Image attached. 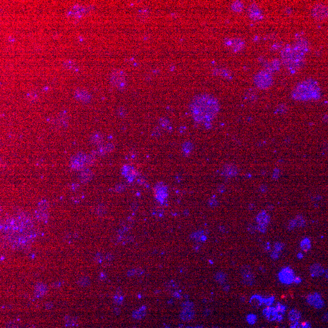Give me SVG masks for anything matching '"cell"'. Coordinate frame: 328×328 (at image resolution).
<instances>
[{"instance_id":"obj_20","label":"cell","mask_w":328,"mask_h":328,"mask_svg":"<svg viewBox=\"0 0 328 328\" xmlns=\"http://www.w3.org/2000/svg\"><path fill=\"white\" fill-rule=\"evenodd\" d=\"M294 46L304 54H306L308 51L309 46L306 40L303 38H301L299 40H298Z\"/></svg>"},{"instance_id":"obj_8","label":"cell","mask_w":328,"mask_h":328,"mask_svg":"<svg viewBox=\"0 0 328 328\" xmlns=\"http://www.w3.org/2000/svg\"><path fill=\"white\" fill-rule=\"evenodd\" d=\"M312 16L317 20H323L328 17V6L318 4L314 6L312 9Z\"/></svg>"},{"instance_id":"obj_36","label":"cell","mask_w":328,"mask_h":328,"mask_svg":"<svg viewBox=\"0 0 328 328\" xmlns=\"http://www.w3.org/2000/svg\"><path fill=\"white\" fill-rule=\"evenodd\" d=\"M301 281H302V279L300 276H295L294 280V283H295L297 284H300L301 283Z\"/></svg>"},{"instance_id":"obj_14","label":"cell","mask_w":328,"mask_h":328,"mask_svg":"<svg viewBox=\"0 0 328 328\" xmlns=\"http://www.w3.org/2000/svg\"><path fill=\"white\" fill-rule=\"evenodd\" d=\"M75 97L76 98L83 102H87L89 101L91 99V96L88 92L83 89H79L75 91Z\"/></svg>"},{"instance_id":"obj_23","label":"cell","mask_w":328,"mask_h":328,"mask_svg":"<svg viewBox=\"0 0 328 328\" xmlns=\"http://www.w3.org/2000/svg\"><path fill=\"white\" fill-rule=\"evenodd\" d=\"M232 9L234 12H241L244 9V4L241 1H235L232 4Z\"/></svg>"},{"instance_id":"obj_6","label":"cell","mask_w":328,"mask_h":328,"mask_svg":"<svg viewBox=\"0 0 328 328\" xmlns=\"http://www.w3.org/2000/svg\"><path fill=\"white\" fill-rule=\"evenodd\" d=\"M111 83L115 87L122 89L126 85V76L121 70H114L111 74Z\"/></svg>"},{"instance_id":"obj_38","label":"cell","mask_w":328,"mask_h":328,"mask_svg":"<svg viewBox=\"0 0 328 328\" xmlns=\"http://www.w3.org/2000/svg\"><path fill=\"white\" fill-rule=\"evenodd\" d=\"M323 320L324 321H326V322L328 321V313L324 315L323 318Z\"/></svg>"},{"instance_id":"obj_21","label":"cell","mask_w":328,"mask_h":328,"mask_svg":"<svg viewBox=\"0 0 328 328\" xmlns=\"http://www.w3.org/2000/svg\"><path fill=\"white\" fill-rule=\"evenodd\" d=\"M47 291L46 286L42 283H38L35 287V295L39 297L42 296L45 294Z\"/></svg>"},{"instance_id":"obj_30","label":"cell","mask_w":328,"mask_h":328,"mask_svg":"<svg viewBox=\"0 0 328 328\" xmlns=\"http://www.w3.org/2000/svg\"><path fill=\"white\" fill-rule=\"evenodd\" d=\"M297 328H312V326L309 322H305L301 324H299V325Z\"/></svg>"},{"instance_id":"obj_4","label":"cell","mask_w":328,"mask_h":328,"mask_svg":"<svg viewBox=\"0 0 328 328\" xmlns=\"http://www.w3.org/2000/svg\"><path fill=\"white\" fill-rule=\"evenodd\" d=\"M281 60L287 70L295 72L304 64L305 54L295 46H286L281 51Z\"/></svg>"},{"instance_id":"obj_12","label":"cell","mask_w":328,"mask_h":328,"mask_svg":"<svg viewBox=\"0 0 328 328\" xmlns=\"http://www.w3.org/2000/svg\"><path fill=\"white\" fill-rule=\"evenodd\" d=\"M263 314L266 318L270 322L276 320L277 318V310L275 307L268 306L266 307L263 310Z\"/></svg>"},{"instance_id":"obj_11","label":"cell","mask_w":328,"mask_h":328,"mask_svg":"<svg viewBox=\"0 0 328 328\" xmlns=\"http://www.w3.org/2000/svg\"><path fill=\"white\" fill-rule=\"evenodd\" d=\"M306 301L309 304L314 306L317 309L322 308L325 304V302L322 299L321 295L317 292L309 294L307 297Z\"/></svg>"},{"instance_id":"obj_1","label":"cell","mask_w":328,"mask_h":328,"mask_svg":"<svg viewBox=\"0 0 328 328\" xmlns=\"http://www.w3.org/2000/svg\"><path fill=\"white\" fill-rule=\"evenodd\" d=\"M4 228L8 241L14 247L27 246L34 237L32 222L25 218L11 219L7 221Z\"/></svg>"},{"instance_id":"obj_7","label":"cell","mask_w":328,"mask_h":328,"mask_svg":"<svg viewBox=\"0 0 328 328\" xmlns=\"http://www.w3.org/2000/svg\"><path fill=\"white\" fill-rule=\"evenodd\" d=\"M226 47L233 52H239L242 51L245 46V42L240 38H227L224 41Z\"/></svg>"},{"instance_id":"obj_24","label":"cell","mask_w":328,"mask_h":328,"mask_svg":"<svg viewBox=\"0 0 328 328\" xmlns=\"http://www.w3.org/2000/svg\"><path fill=\"white\" fill-rule=\"evenodd\" d=\"M63 65L65 68L68 69H73L76 68V63L73 60H68L64 61L63 63Z\"/></svg>"},{"instance_id":"obj_34","label":"cell","mask_w":328,"mask_h":328,"mask_svg":"<svg viewBox=\"0 0 328 328\" xmlns=\"http://www.w3.org/2000/svg\"><path fill=\"white\" fill-rule=\"evenodd\" d=\"M271 256L273 260H277V259H278V258L279 256V252H276L275 250H273V251H272V252L271 253Z\"/></svg>"},{"instance_id":"obj_18","label":"cell","mask_w":328,"mask_h":328,"mask_svg":"<svg viewBox=\"0 0 328 328\" xmlns=\"http://www.w3.org/2000/svg\"><path fill=\"white\" fill-rule=\"evenodd\" d=\"M250 304L255 308L260 307L264 303V299L260 295H253L251 297L250 301Z\"/></svg>"},{"instance_id":"obj_40","label":"cell","mask_w":328,"mask_h":328,"mask_svg":"<svg viewBox=\"0 0 328 328\" xmlns=\"http://www.w3.org/2000/svg\"><path fill=\"white\" fill-rule=\"evenodd\" d=\"M325 276H326V279H328V269L325 271Z\"/></svg>"},{"instance_id":"obj_32","label":"cell","mask_w":328,"mask_h":328,"mask_svg":"<svg viewBox=\"0 0 328 328\" xmlns=\"http://www.w3.org/2000/svg\"><path fill=\"white\" fill-rule=\"evenodd\" d=\"M76 322H75V320H73L72 318L66 319V325L67 326H72L75 325Z\"/></svg>"},{"instance_id":"obj_31","label":"cell","mask_w":328,"mask_h":328,"mask_svg":"<svg viewBox=\"0 0 328 328\" xmlns=\"http://www.w3.org/2000/svg\"><path fill=\"white\" fill-rule=\"evenodd\" d=\"M225 279V276L222 273H219L217 275V279L220 283H223Z\"/></svg>"},{"instance_id":"obj_28","label":"cell","mask_w":328,"mask_h":328,"mask_svg":"<svg viewBox=\"0 0 328 328\" xmlns=\"http://www.w3.org/2000/svg\"><path fill=\"white\" fill-rule=\"evenodd\" d=\"M284 244L281 243H279V242H277L275 244H274V248H275V250L278 252H280L283 250V249L284 248Z\"/></svg>"},{"instance_id":"obj_33","label":"cell","mask_w":328,"mask_h":328,"mask_svg":"<svg viewBox=\"0 0 328 328\" xmlns=\"http://www.w3.org/2000/svg\"><path fill=\"white\" fill-rule=\"evenodd\" d=\"M6 328H18V325L16 323L14 322H9L8 323H7Z\"/></svg>"},{"instance_id":"obj_10","label":"cell","mask_w":328,"mask_h":328,"mask_svg":"<svg viewBox=\"0 0 328 328\" xmlns=\"http://www.w3.org/2000/svg\"><path fill=\"white\" fill-rule=\"evenodd\" d=\"M241 275L243 283L248 286H252L255 283V275L251 267L248 266H244L241 269Z\"/></svg>"},{"instance_id":"obj_19","label":"cell","mask_w":328,"mask_h":328,"mask_svg":"<svg viewBox=\"0 0 328 328\" xmlns=\"http://www.w3.org/2000/svg\"><path fill=\"white\" fill-rule=\"evenodd\" d=\"M301 317V312L296 309H292L288 314V318L291 322H297L300 320Z\"/></svg>"},{"instance_id":"obj_39","label":"cell","mask_w":328,"mask_h":328,"mask_svg":"<svg viewBox=\"0 0 328 328\" xmlns=\"http://www.w3.org/2000/svg\"><path fill=\"white\" fill-rule=\"evenodd\" d=\"M297 258H298L299 259H302V258H303V253H301V252L297 254Z\"/></svg>"},{"instance_id":"obj_35","label":"cell","mask_w":328,"mask_h":328,"mask_svg":"<svg viewBox=\"0 0 328 328\" xmlns=\"http://www.w3.org/2000/svg\"><path fill=\"white\" fill-rule=\"evenodd\" d=\"M299 321L292 322L290 324V328H297L299 325Z\"/></svg>"},{"instance_id":"obj_22","label":"cell","mask_w":328,"mask_h":328,"mask_svg":"<svg viewBox=\"0 0 328 328\" xmlns=\"http://www.w3.org/2000/svg\"><path fill=\"white\" fill-rule=\"evenodd\" d=\"M301 250L304 252H307L311 247V243L308 238H304L300 243Z\"/></svg>"},{"instance_id":"obj_17","label":"cell","mask_w":328,"mask_h":328,"mask_svg":"<svg viewBox=\"0 0 328 328\" xmlns=\"http://www.w3.org/2000/svg\"><path fill=\"white\" fill-rule=\"evenodd\" d=\"M275 308L277 310V318L276 320L280 322L283 320L284 315L285 314L286 310V306L281 304V303L278 302L277 303L275 306Z\"/></svg>"},{"instance_id":"obj_37","label":"cell","mask_w":328,"mask_h":328,"mask_svg":"<svg viewBox=\"0 0 328 328\" xmlns=\"http://www.w3.org/2000/svg\"><path fill=\"white\" fill-rule=\"evenodd\" d=\"M258 229L259 231H260V232H263V233L265 232L266 230V227L263 226V225H258Z\"/></svg>"},{"instance_id":"obj_13","label":"cell","mask_w":328,"mask_h":328,"mask_svg":"<svg viewBox=\"0 0 328 328\" xmlns=\"http://www.w3.org/2000/svg\"><path fill=\"white\" fill-rule=\"evenodd\" d=\"M309 272L313 277H319L325 273L324 267L318 263H315L309 267Z\"/></svg>"},{"instance_id":"obj_15","label":"cell","mask_w":328,"mask_h":328,"mask_svg":"<svg viewBox=\"0 0 328 328\" xmlns=\"http://www.w3.org/2000/svg\"><path fill=\"white\" fill-rule=\"evenodd\" d=\"M248 11L250 17L254 20H260L263 18L261 10L255 4H253L250 6Z\"/></svg>"},{"instance_id":"obj_25","label":"cell","mask_w":328,"mask_h":328,"mask_svg":"<svg viewBox=\"0 0 328 328\" xmlns=\"http://www.w3.org/2000/svg\"><path fill=\"white\" fill-rule=\"evenodd\" d=\"M194 317V313L191 311H185L181 314V318L184 321H189Z\"/></svg>"},{"instance_id":"obj_16","label":"cell","mask_w":328,"mask_h":328,"mask_svg":"<svg viewBox=\"0 0 328 328\" xmlns=\"http://www.w3.org/2000/svg\"><path fill=\"white\" fill-rule=\"evenodd\" d=\"M256 221L259 225L266 227L270 222V217L266 212L263 211L260 212L258 215L256 217Z\"/></svg>"},{"instance_id":"obj_2","label":"cell","mask_w":328,"mask_h":328,"mask_svg":"<svg viewBox=\"0 0 328 328\" xmlns=\"http://www.w3.org/2000/svg\"><path fill=\"white\" fill-rule=\"evenodd\" d=\"M190 109L192 117L196 122L206 123L212 121L218 114L219 103L214 96L201 94L193 99Z\"/></svg>"},{"instance_id":"obj_9","label":"cell","mask_w":328,"mask_h":328,"mask_svg":"<svg viewBox=\"0 0 328 328\" xmlns=\"http://www.w3.org/2000/svg\"><path fill=\"white\" fill-rule=\"evenodd\" d=\"M295 273L289 267L283 268L278 273V278L280 282L284 284H291L294 283Z\"/></svg>"},{"instance_id":"obj_27","label":"cell","mask_w":328,"mask_h":328,"mask_svg":"<svg viewBox=\"0 0 328 328\" xmlns=\"http://www.w3.org/2000/svg\"><path fill=\"white\" fill-rule=\"evenodd\" d=\"M274 301H275V297L273 296H272V297L267 298V299H264V304L266 306H272L273 304Z\"/></svg>"},{"instance_id":"obj_5","label":"cell","mask_w":328,"mask_h":328,"mask_svg":"<svg viewBox=\"0 0 328 328\" xmlns=\"http://www.w3.org/2000/svg\"><path fill=\"white\" fill-rule=\"evenodd\" d=\"M253 80L256 86L261 89L269 88L273 82L272 74L269 71H261L258 72Z\"/></svg>"},{"instance_id":"obj_26","label":"cell","mask_w":328,"mask_h":328,"mask_svg":"<svg viewBox=\"0 0 328 328\" xmlns=\"http://www.w3.org/2000/svg\"><path fill=\"white\" fill-rule=\"evenodd\" d=\"M246 320H247V323L249 325H253L257 321V316L255 314H248V315H247V316L246 317Z\"/></svg>"},{"instance_id":"obj_3","label":"cell","mask_w":328,"mask_h":328,"mask_svg":"<svg viewBox=\"0 0 328 328\" xmlns=\"http://www.w3.org/2000/svg\"><path fill=\"white\" fill-rule=\"evenodd\" d=\"M294 99L299 101H308L318 99L320 97V89L314 80L308 79L299 83L292 92Z\"/></svg>"},{"instance_id":"obj_29","label":"cell","mask_w":328,"mask_h":328,"mask_svg":"<svg viewBox=\"0 0 328 328\" xmlns=\"http://www.w3.org/2000/svg\"><path fill=\"white\" fill-rule=\"evenodd\" d=\"M89 283V280L87 278H83L82 279H80V281H79V284L82 286H86Z\"/></svg>"}]
</instances>
